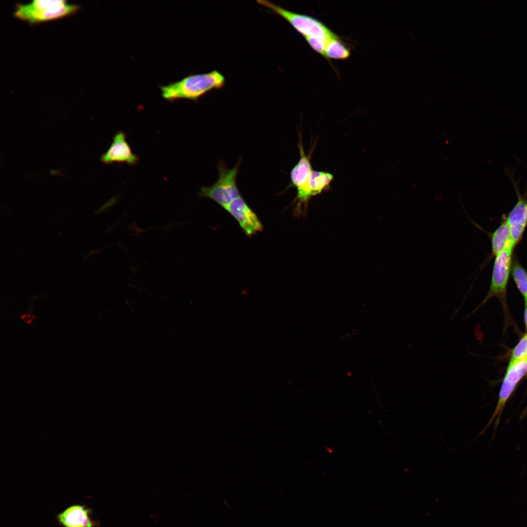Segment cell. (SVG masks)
<instances>
[{"label":"cell","mask_w":527,"mask_h":527,"mask_svg":"<svg viewBox=\"0 0 527 527\" xmlns=\"http://www.w3.org/2000/svg\"><path fill=\"white\" fill-rule=\"evenodd\" d=\"M241 160L231 168L223 162L218 165V178L212 184L202 187L200 196L212 200L224 208L235 199L241 197L237 184V177Z\"/></svg>","instance_id":"obj_4"},{"label":"cell","mask_w":527,"mask_h":527,"mask_svg":"<svg viewBox=\"0 0 527 527\" xmlns=\"http://www.w3.org/2000/svg\"><path fill=\"white\" fill-rule=\"evenodd\" d=\"M80 6L63 0H34L31 3H18L13 15L29 23L56 20L77 12Z\"/></svg>","instance_id":"obj_2"},{"label":"cell","mask_w":527,"mask_h":527,"mask_svg":"<svg viewBox=\"0 0 527 527\" xmlns=\"http://www.w3.org/2000/svg\"><path fill=\"white\" fill-rule=\"evenodd\" d=\"M526 303H527V302H526Z\"/></svg>","instance_id":"obj_19"},{"label":"cell","mask_w":527,"mask_h":527,"mask_svg":"<svg viewBox=\"0 0 527 527\" xmlns=\"http://www.w3.org/2000/svg\"><path fill=\"white\" fill-rule=\"evenodd\" d=\"M257 2L284 19L304 38L315 37L328 41L336 34L315 17L291 11L270 1Z\"/></svg>","instance_id":"obj_3"},{"label":"cell","mask_w":527,"mask_h":527,"mask_svg":"<svg viewBox=\"0 0 527 527\" xmlns=\"http://www.w3.org/2000/svg\"><path fill=\"white\" fill-rule=\"evenodd\" d=\"M505 173L511 180L518 197V201L509 212L506 221L514 247L521 238L527 224V200L526 195H522L520 193V180H515V170L511 168H505Z\"/></svg>","instance_id":"obj_7"},{"label":"cell","mask_w":527,"mask_h":527,"mask_svg":"<svg viewBox=\"0 0 527 527\" xmlns=\"http://www.w3.org/2000/svg\"><path fill=\"white\" fill-rule=\"evenodd\" d=\"M93 511L85 505L73 504L59 513L56 517L62 527H98L99 523L92 518Z\"/></svg>","instance_id":"obj_11"},{"label":"cell","mask_w":527,"mask_h":527,"mask_svg":"<svg viewBox=\"0 0 527 527\" xmlns=\"http://www.w3.org/2000/svg\"><path fill=\"white\" fill-rule=\"evenodd\" d=\"M333 179V176L330 173L313 170L310 183L313 196L319 194L327 189Z\"/></svg>","instance_id":"obj_14"},{"label":"cell","mask_w":527,"mask_h":527,"mask_svg":"<svg viewBox=\"0 0 527 527\" xmlns=\"http://www.w3.org/2000/svg\"><path fill=\"white\" fill-rule=\"evenodd\" d=\"M513 249V247L510 246L495 256L490 286L487 295L477 308L468 316L472 312H475L491 297H498L500 299L505 297L510 270Z\"/></svg>","instance_id":"obj_8"},{"label":"cell","mask_w":527,"mask_h":527,"mask_svg":"<svg viewBox=\"0 0 527 527\" xmlns=\"http://www.w3.org/2000/svg\"><path fill=\"white\" fill-rule=\"evenodd\" d=\"M300 158L290 171L291 184L297 189L294 200L296 213L307 208L309 200L312 197L310 179L313 171L308 156L305 154L301 141L298 144Z\"/></svg>","instance_id":"obj_5"},{"label":"cell","mask_w":527,"mask_h":527,"mask_svg":"<svg viewBox=\"0 0 527 527\" xmlns=\"http://www.w3.org/2000/svg\"><path fill=\"white\" fill-rule=\"evenodd\" d=\"M527 372V357L516 363L507 371L503 380L499 394L498 399L493 414L485 428L478 436L484 433L490 425L494 422V431L499 423L501 416L509 398L513 393L517 384Z\"/></svg>","instance_id":"obj_6"},{"label":"cell","mask_w":527,"mask_h":527,"mask_svg":"<svg viewBox=\"0 0 527 527\" xmlns=\"http://www.w3.org/2000/svg\"><path fill=\"white\" fill-rule=\"evenodd\" d=\"M239 223L248 236L262 231L263 225L256 214L241 197L224 208Z\"/></svg>","instance_id":"obj_10"},{"label":"cell","mask_w":527,"mask_h":527,"mask_svg":"<svg viewBox=\"0 0 527 527\" xmlns=\"http://www.w3.org/2000/svg\"><path fill=\"white\" fill-rule=\"evenodd\" d=\"M304 39L309 46L314 51L324 57L325 46L328 41L315 37H307Z\"/></svg>","instance_id":"obj_17"},{"label":"cell","mask_w":527,"mask_h":527,"mask_svg":"<svg viewBox=\"0 0 527 527\" xmlns=\"http://www.w3.org/2000/svg\"><path fill=\"white\" fill-rule=\"evenodd\" d=\"M513 279L521 293L527 302V272L518 264H515L512 271Z\"/></svg>","instance_id":"obj_15"},{"label":"cell","mask_w":527,"mask_h":527,"mask_svg":"<svg viewBox=\"0 0 527 527\" xmlns=\"http://www.w3.org/2000/svg\"><path fill=\"white\" fill-rule=\"evenodd\" d=\"M527 357V333L525 334L514 348L507 367Z\"/></svg>","instance_id":"obj_16"},{"label":"cell","mask_w":527,"mask_h":527,"mask_svg":"<svg viewBox=\"0 0 527 527\" xmlns=\"http://www.w3.org/2000/svg\"><path fill=\"white\" fill-rule=\"evenodd\" d=\"M351 45L343 37L335 34L327 42L324 58L329 63L331 60L345 61L351 56Z\"/></svg>","instance_id":"obj_12"},{"label":"cell","mask_w":527,"mask_h":527,"mask_svg":"<svg viewBox=\"0 0 527 527\" xmlns=\"http://www.w3.org/2000/svg\"><path fill=\"white\" fill-rule=\"evenodd\" d=\"M126 137V133L122 131H119L114 135L109 148L101 156V160L102 162L105 164L126 163L130 166L138 163L140 158L133 152Z\"/></svg>","instance_id":"obj_9"},{"label":"cell","mask_w":527,"mask_h":527,"mask_svg":"<svg viewBox=\"0 0 527 527\" xmlns=\"http://www.w3.org/2000/svg\"><path fill=\"white\" fill-rule=\"evenodd\" d=\"M510 246L514 247L508 227L504 221L492 235V253L496 256Z\"/></svg>","instance_id":"obj_13"},{"label":"cell","mask_w":527,"mask_h":527,"mask_svg":"<svg viewBox=\"0 0 527 527\" xmlns=\"http://www.w3.org/2000/svg\"><path fill=\"white\" fill-rule=\"evenodd\" d=\"M226 81L224 76L214 70L208 73L193 74L161 86L162 95L172 101L179 99L197 101L208 92L222 89Z\"/></svg>","instance_id":"obj_1"},{"label":"cell","mask_w":527,"mask_h":527,"mask_svg":"<svg viewBox=\"0 0 527 527\" xmlns=\"http://www.w3.org/2000/svg\"><path fill=\"white\" fill-rule=\"evenodd\" d=\"M525 322L527 328V303H526V309L525 311Z\"/></svg>","instance_id":"obj_18"}]
</instances>
